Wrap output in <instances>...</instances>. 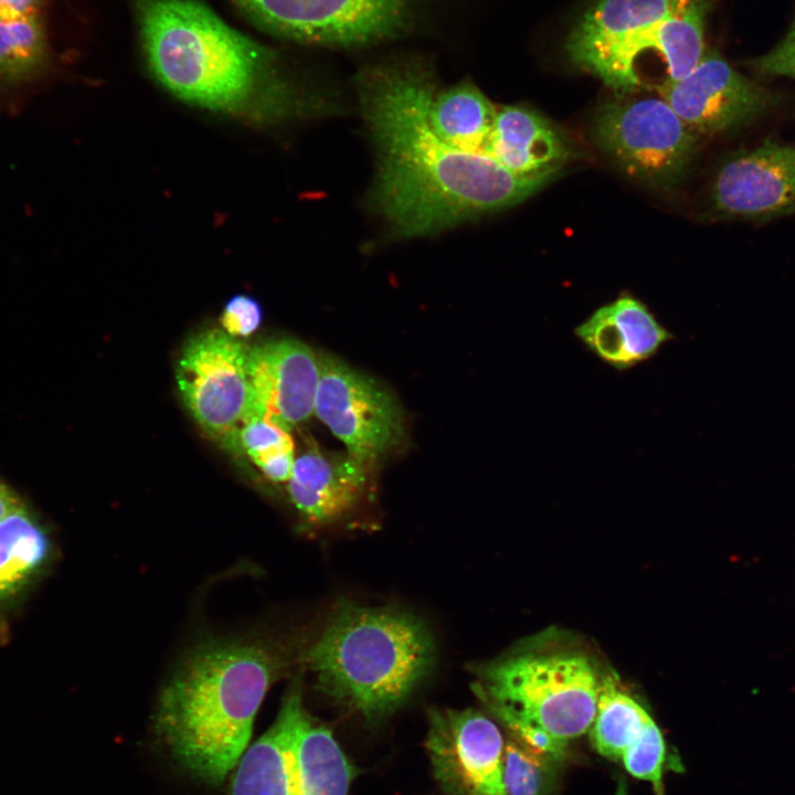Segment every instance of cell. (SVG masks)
<instances>
[{
    "label": "cell",
    "instance_id": "obj_1",
    "mask_svg": "<svg viewBox=\"0 0 795 795\" xmlns=\"http://www.w3.org/2000/svg\"><path fill=\"white\" fill-rule=\"evenodd\" d=\"M435 85L417 68H381L361 84L378 155L372 203L401 236L433 233L522 202L559 170L519 176L491 157L459 150L432 128Z\"/></svg>",
    "mask_w": 795,
    "mask_h": 795
},
{
    "label": "cell",
    "instance_id": "obj_2",
    "mask_svg": "<svg viewBox=\"0 0 795 795\" xmlns=\"http://www.w3.org/2000/svg\"><path fill=\"white\" fill-rule=\"evenodd\" d=\"M285 664L282 651L258 639L199 644L159 693L157 734L193 776L222 783L250 745L257 711Z\"/></svg>",
    "mask_w": 795,
    "mask_h": 795
},
{
    "label": "cell",
    "instance_id": "obj_3",
    "mask_svg": "<svg viewBox=\"0 0 795 795\" xmlns=\"http://www.w3.org/2000/svg\"><path fill=\"white\" fill-rule=\"evenodd\" d=\"M304 661L327 696L372 721L394 711L431 672L435 644L407 611L341 601Z\"/></svg>",
    "mask_w": 795,
    "mask_h": 795
},
{
    "label": "cell",
    "instance_id": "obj_4",
    "mask_svg": "<svg viewBox=\"0 0 795 795\" xmlns=\"http://www.w3.org/2000/svg\"><path fill=\"white\" fill-rule=\"evenodd\" d=\"M146 56L177 97L215 110L243 106L261 83L266 57L253 42L194 0H139Z\"/></svg>",
    "mask_w": 795,
    "mask_h": 795
},
{
    "label": "cell",
    "instance_id": "obj_5",
    "mask_svg": "<svg viewBox=\"0 0 795 795\" xmlns=\"http://www.w3.org/2000/svg\"><path fill=\"white\" fill-rule=\"evenodd\" d=\"M476 695L513 734L540 730L563 744L590 730L602 680L576 650H520L481 666Z\"/></svg>",
    "mask_w": 795,
    "mask_h": 795
},
{
    "label": "cell",
    "instance_id": "obj_6",
    "mask_svg": "<svg viewBox=\"0 0 795 795\" xmlns=\"http://www.w3.org/2000/svg\"><path fill=\"white\" fill-rule=\"evenodd\" d=\"M592 137L627 176L660 188L686 174L700 138L655 97L607 102L594 116Z\"/></svg>",
    "mask_w": 795,
    "mask_h": 795
},
{
    "label": "cell",
    "instance_id": "obj_7",
    "mask_svg": "<svg viewBox=\"0 0 795 795\" xmlns=\"http://www.w3.org/2000/svg\"><path fill=\"white\" fill-rule=\"evenodd\" d=\"M248 347L221 329L191 337L178 359L180 396L210 435L227 442L251 409Z\"/></svg>",
    "mask_w": 795,
    "mask_h": 795
},
{
    "label": "cell",
    "instance_id": "obj_8",
    "mask_svg": "<svg viewBox=\"0 0 795 795\" xmlns=\"http://www.w3.org/2000/svg\"><path fill=\"white\" fill-rule=\"evenodd\" d=\"M319 364L314 414L349 455L370 465L403 435L399 403L371 378L332 356L319 353Z\"/></svg>",
    "mask_w": 795,
    "mask_h": 795
},
{
    "label": "cell",
    "instance_id": "obj_9",
    "mask_svg": "<svg viewBox=\"0 0 795 795\" xmlns=\"http://www.w3.org/2000/svg\"><path fill=\"white\" fill-rule=\"evenodd\" d=\"M657 91L699 137L748 126L777 104L767 88L735 71L714 51L706 52L685 77Z\"/></svg>",
    "mask_w": 795,
    "mask_h": 795
},
{
    "label": "cell",
    "instance_id": "obj_10",
    "mask_svg": "<svg viewBox=\"0 0 795 795\" xmlns=\"http://www.w3.org/2000/svg\"><path fill=\"white\" fill-rule=\"evenodd\" d=\"M720 219L768 221L795 213V142L766 139L730 155L709 191Z\"/></svg>",
    "mask_w": 795,
    "mask_h": 795
},
{
    "label": "cell",
    "instance_id": "obj_11",
    "mask_svg": "<svg viewBox=\"0 0 795 795\" xmlns=\"http://www.w3.org/2000/svg\"><path fill=\"white\" fill-rule=\"evenodd\" d=\"M426 749L435 777L453 795H507L505 743L498 727L474 709H432Z\"/></svg>",
    "mask_w": 795,
    "mask_h": 795
},
{
    "label": "cell",
    "instance_id": "obj_12",
    "mask_svg": "<svg viewBox=\"0 0 795 795\" xmlns=\"http://www.w3.org/2000/svg\"><path fill=\"white\" fill-rule=\"evenodd\" d=\"M277 32L320 43L350 44L389 33L406 0H233Z\"/></svg>",
    "mask_w": 795,
    "mask_h": 795
},
{
    "label": "cell",
    "instance_id": "obj_13",
    "mask_svg": "<svg viewBox=\"0 0 795 795\" xmlns=\"http://www.w3.org/2000/svg\"><path fill=\"white\" fill-rule=\"evenodd\" d=\"M319 372V353L298 339L278 338L248 347L251 409L246 417L264 416L287 431L305 422L314 414Z\"/></svg>",
    "mask_w": 795,
    "mask_h": 795
},
{
    "label": "cell",
    "instance_id": "obj_14",
    "mask_svg": "<svg viewBox=\"0 0 795 795\" xmlns=\"http://www.w3.org/2000/svg\"><path fill=\"white\" fill-rule=\"evenodd\" d=\"M695 0H595L570 32L571 62L603 82L630 43Z\"/></svg>",
    "mask_w": 795,
    "mask_h": 795
},
{
    "label": "cell",
    "instance_id": "obj_15",
    "mask_svg": "<svg viewBox=\"0 0 795 795\" xmlns=\"http://www.w3.org/2000/svg\"><path fill=\"white\" fill-rule=\"evenodd\" d=\"M590 732L601 755L619 761L630 775L649 782L658 795L662 794V734L647 710L612 678L602 680Z\"/></svg>",
    "mask_w": 795,
    "mask_h": 795
},
{
    "label": "cell",
    "instance_id": "obj_16",
    "mask_svg": "<svg viewBox=\"0 0 795 795\" xmlns=\"http://www.w3.org/2000/svg\"><path fill=\"white\" fill-rule=\"evenodd\" d=\"M573 333L587 351L616 371L654 358L675 338L645 303L629 294L595 309Z\"/></svg>",
    "mask_w": 795,
    "mask_h": 795
},
{
    "label": "cell",
    "instance_id": "obj_17",
    "mask_svg": "<svg viewBox=\"0 0 795 795\" xmlns=\"http://www.w3.org/2000/svg\"><path fill=\"white\" fill-rule=\"evenodd\" d=\"M368 466L348 453L333 456L308 449L295 457L287 481L290 501L309 524L335 521L362 497Z\"/></svg>",
    "mask_w": 795,
    "mask_h": 795
},
{
    "label": "cell",
    "instance_id": "obj_18",
    "mask_svg": "<svg viewBox=\"0 0 795 795\" xmlns=\"http://www.w3.org/2000/svg\"><path fill=\"white\" fill-rule=\"evenodd\" d=\"M304 712L297 675L274 723L247 746L234 767L230 795H299L294 738Z\"/></svg>",
    "mask_w": 795,
    "mask_h": 795
},
{
    "label": "cell",
    "instance_id": "obj_19",
    "mask_svg": "<svg viewBox=\"0 0 795 795\" xmlns=\"http://www.w3.org/2000/svg\"><path fill=\"white\" fill-rule=\"evenodd\" d=\"M484 153L519 176L559 170L569 148L556 128L524 106L497 108Z\"/></svg>",
    "mask_w": 795,
    "mask_h": 795
},
{
    "label": "cell",
    "instance_id": "obj_20",
    "mask_svg": "<svg viewBox=\"0 0 795 795\" xmlns=\"http://www.w3.org/2000/svg\"><path fill=\"white\" fill-rule=\"evenodd\" d=\"M707 9L708 0H695L642 33L629 45L621 61L619 85L626 91H634L643 86L636 61L643 52L648 50L659 53L664 60L666 64L665 83L685 77L706 53L703 34Z\"/></svg>",
    "mask_w": 795,
    "mask_h": 795
},
{
    "label": "cell",
    "instance_id": "obj_21",
    "mask_svg": "<svg viewBox=\"0 0 795 795\" xmlns=\"http://www.w3.org/2000/svg\"><path fill=\"white\" fill-rule=\"evenodd\" d=\"M496 113L497 107L470 81L435 88L428 105L433 130L453 147L474 153H484Z\"/></svg>",
    "mask_w": 795,
    "mask_h": 795
},
{
    "label": "cell",
    "instance_id": "obj_22",
    "mask_svg": "<svg viewBox=\"0 0 795 795\" xmlns=\"http://www.w3.org/2000/svg\"><path fill=\"white\" fill-rule=\"evenodd\" d=\"M299 795H347L353 767L331 731L305 711L294 738Z\"/></svg>",
    "mask_w": 795,
    "mask_h": 795
},
{
    "label": "cell",
    "instance_id": "obj_23",
    "mask_svg": "<svg viewBox=\"0 0 795 795\" xmlns=\"http://www.w3.org/2000/svg\"><path fill=\"white\" fill-rule=\"evenodd\" d=\"M51 553L49 533L26 508L0 521V601L22 591Z\"/></svg>",
    "mask_w": 795,
    "mask_h": 795
},
{
    "label": "cell",
    "instance_id": "obj_24",
    "mask_svg": "<svg viewBox=\"0 0 795 795\" xmlns=\"http://www.w3.org/2000/svg\"><path fill=\"white\" fill-rule=\"evenodd\" d=\"M47 60V43L39 13L0 12V80L19 84L41 72Z\"/></svg>",
    "mask_w": 795,
    "mask_h": 795
},
{
    "label": "cell",
    "instance_id": "obj_25",
    "mask_svg": "<svg viewBox=\"0 0 795 795\" xmlns=\"http://www.w3.org/2000/svg\"><path fill=\"white\" fill-rule=\"evenodd\" d=\"M551 760L520 741H508L504 750L502 781L507 795H544Z\"/></svg>",
    "mask_w": 795,
    "mask_h": 795
},
{
    "label": "cell",
    "instance_id": "obj_26",
    "mask_svg": "<svg viewBox=\"0 0 795 795\" xmlns=\"http://www.w3.org/2000/svg\"><path fill=\"white\" fill-rule=\"evenodd\" d=\"M226 444L244 452L255 464L272 455L294 449L289 431L258 415L246 417Z\"/></svg>",
    "mask_w": 795,
    "mask_h": 795
},
{
    "label": "cell",
    "instance_id": "obj_27",
    "mask_svg": "<svg viewBox=\"0 0 795 795\" xmlns=\"http://www.w3.org/2000/svg\"><path fill=\"white\" fill-rule=\"evenodd\" d=\"M262 308L256 299L235 295L227 300L221 315L223 330L232 337H247L257 330Z\"/></svg>",
    "mask_w": 795,
    "mask_h": 795
},
{
    "label": "cell",
    "instance_id": "obj_28",
    "mask_svg": "<svg viewBox=\"0 0 795 795\" xmlns=\"http://www.w3.org/2000/svg\"><path fill=\"white\" fill-rule=\"evenodd\" d=\"M750 64L760 74L795 80V20L786 35L773 49L753 59Z\"/></svg>",
    "mask_w": 795,
    "mask_h": 795
},
{
    "label": "cell",
    "instance_id": "obj_29",
    "mask_svg": "<svg viewBox=\"0 0 795 795\" xmlns=\"http://www.w3.org/2000/svg\"><path fill=\"white\" fill-rule=\"evenodd\" d=\"M294 462V449H292L266 457L256 465L269 480L287 483L293 473Z\"/></svg>",
    "mask_w": 795,
    "mask_h": 795
},
{
    "label": "cell",
    "instance_id": "obj_30",
    "mask_svg": "<svg viewBox=\"0 0 795 795\" xmlns=\"http://www.w3.org/2000/svg\"><path fill=\"white\" fill-rule=\"evenodd\" d=\"M24 508L19 495L0 480V521Z\"/></svg>",
    "mask_w": 795,
    "mask_h": 795
},
{
    "label": "cell",
    "instance_id": "obj_31",
    "mask_svg": "<svg viewBox=\"0 0 795 795\" xmlns=\"http://www.w3.org/2000/svg\"><path fill=\"white\" fill-rule=\"evenodd\" d=\"M42 0H0V12L7 14L39 13Z\"/></svg>",
    "mask_w": 795,
    "mask_h": 795
}]
</instances>
